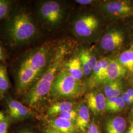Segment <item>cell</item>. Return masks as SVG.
Returning <instances> with one entry per match:
<instances>
[{
	"instance_id": "1",
	"label": "cell",
	"mask_w": 133,
	"mask_h": 133,
	"mask_svg": "<svg viewBox=\"0 0 133 133\" xmlns=\"http://www.w3.org/2000/svg\"><path fill=\"white\" fill-rule=\"evenodd\" d=\"M51 48L46 44L25 54L15 71V83L19 94L27 93L38 80L51 59Z\"/></svg>"
},
{
	"instance_id": "2",
	"label": "cell",
	"mask_w": 133,
	"mask_h": 133,
	"mask_svg": "<svg viewBox=\"0 0 133 133\" xmlns=\"http://www.w3.org/2000/svg\"><path fill=\"white\" fill-rule=\"evenodd\" d=\"M5 33L10 43L15 45L26 44L35 38L38 29L33 18L23 9L10 14L5 25Z\"/></svg>"
},
{
	"instance_id": "3",
	"label": "cell",
	"mask_w": 133,
	"mask_h": 133,
	"mask_svg": "<svg viewBox=\"0 0 133 133\" xmlns=\"http://www.w3.org/2000/svg\"><path fill=\"white\" fill-rule=\"evenodd\" d=\"M66 47L62 46L53 54L45 70L38 80L26 93L25 101L31 105H36L50 93L53 83L66 55Z\"/></svg>"
},
{
	"instance_id": "4",
	"label": "cell",
	"mask_w": 133,
	"mask_h": 133,
	"mask_svg": "<svg viewBox=\"0 0 133 133\" xmlns=\"http://www.w3.org/2000/svg\"><path fill=\"white\" fill-rule=\"evenodd\" d=\"M84 91V84L64 69L58 73L50 93L54 98H76L82 95Z\"/></svg>"
},
{
	"instance_id": "5",
	"label": "cell",
	"mask_w": 133,
	"mask_h": 133,
	"mask_svg": "<svg viewBox=\"0 0 133 133\" xmlns=\"http://www.w3.org/2000/svg\"><path fill=\"white\" fill-rule=\"evenodd\" d=\"M38 15L43 23L48 26L55 27L63 18V10L60 4L55 1H48L38 6Z\"/></svg>"
},
{
	"instance_id": "6",
	"label": "cell",
	"mask_w": 133,
	"mask_h": 133,
	"mask_svg": "<svg viewBox=\"0 0 133 133\" xmlns=\"http://www.w3.org/2000/svg\"><path fill=\"white\" fill-rule=\"evenodd\" d=\"M102 8L109 15L116 17H127L133 15V5L128 1L108 2Z\"/></svg>"
},
{
	"instance_id": "7",
	"label": "cell",
	"mask_w": 133,
	"mask_h": 133,
	"mask_svg": "<svg viewBox=\"0 0 133 133\" xmlns=\"http://www.w3.org/2000/svg\"><path fill=\"white\" fill-rule=\"evenodd\" d=\"M99 26V21L93 15L84 16L78 19L75 24L76 34L82 37H87L93 33Z\"/></svg>"
},
{
	"instance_id": "8",
	"label": "cell",
	"mask_w": 133,
	"mask_h": 133,
	"mask_svg": "<svg viewBox=\"0 0 133 133\" xmlns=\"http://www.w3.org/2000/svg\"><path fill=\"white\" fill-rule=\"evenodd\" d=\"M124 41L123 34L119 30L110 31L102 37L101 45L107 51H112L120 47Z\"/></svg>"
},
{
	"instance_id": "9",
	"label": "cell",
	"mask_w": 133,
	"mask_h": 133,
	"mask_svg": "<svg viewBox=\"0 0 133 133\" xmlns=\"http://www.w3.org/2000/svg\"><path fill=\"white\" fill-rule=\"evenodd\" d=\"M85 100L88 108L95 114H99L105 110L106 98L100 91L89 92L86 95Z\"/></svg>"
},
{
	"instance_id": "10",
	"label": "cell",
	"mask_w": 133,
	"mask_h": 133,
	"mask_svg": "<svg viewBox=\"0 0 133 133\" xmlns=\"http://www.w3.org/2000/svg\"><path fill=\"white\" fill-rule=\"evenodd\" d=\"M10 117L13 119H23L29 116L31 112L25 105L9 96L6 99Z\"/></svg>"
},
{
	"instance_id": "11",
	"label": "cell",
	"mask_w": 133,
	"mask_h": 133,
	"mask_svg": "<svg viewBox=\"0 0 133 133\" xmlns=\"http://www.w3.org/2000/svg\"><path fill=\"white\" fill-rule=\"evenodd\" d=\"M127 71V70L117 60L109 59V65L104 83L119 80L120 78L125 76Z\"/></svg>"
},
{
	"instance_id": "12",
	"label": "cell",
	"mask_w": 133,
	"mask_h": 133,
	"mask_svg": "<svg viewBox=\"0 0 133 133\" xmlns=\"http://www.w3.org/2000/svg\"><path fill=\"white\" fill-rule=\"evenodd\" d=\"M105 129V133H124L127 129V122L123 117L115 116L107 120Z\"/></svg>"
},
{
	"instance_id": "13",
	"label": "cell",
	"mask_w": 133,
	"mask_h": 133,
	"mask_svg": "<svg viewBox=\"0 0 133 133\" xmlns=\"http://www.w3.org/2000/svg\"><path fill=\"white\" fill-rule=\"evenodd\" d=\"M49 124L51 128L61 133H74L76 130L73 122L59 117L51 120Z\"/></svg>"
},
{
	"instance_id": "14",
	"label": "cell",
	"mask_w": 133,
	"mask_h": 133,
	"mask_svg": "<svg viewBox=\"0 0 133 133\" xmlns=\"http://www.w3.org/2000/svg\"><path fill=\"white\" fill-rule=\"evenodd\" d=\"M67 71L76 80L80 81L83 74L79 56L71 58L65 65Z\"/></svg>"
},
{
	"instance_id": "15",
	"label": "cell",
	"mask_w": 133,
	"mask_h": 133,
	"mask_svg": "<svg viewBox=\"0 0 133 133\" xmlns=\"http://www.w3.org/2000/svg\"><path fill=\"white\" fill-rule=\"evenodd\" d=\"M90 122V112L87 107L85 105L81 106L77 111L76 119L77 127L81 131H85L88 127Z\"/></svg>"
},
{
	"instance_id": "16",
	"label": "cell",
	"mask_w": 133,
	"mask_h": 133,
	"mask_svg": "<svg viewBox=\"0 0 133 133\" xmlns=\"http://www.w3.org/2000/svg\"><path fill=\"white\" fill-rule=\"evenodd\" d=\"M123 85L120 79L108 82L104 88V95L106 99L118 97L122 93Z\"/></svg>"
},
{
	"instance_id": "17",
	"label": "cell",
	"mask_w": 133,
	"mask_h": 133,
	"mask_svg": "<svg viewBox=\"0 0 133 133\" xmlns=\"http://www.w3.org/2000/svg\"><path fill=\"white\" fill-rule=\"evenodd\" d=\"M126 104L121 96L106 99L105 110L111 112H117L125 108Z\"/></svg>"
},
{
	"instance_id": "18",
	"label": "cell",
	"mask_w": 133,
	"mask_h": 133,
	"mask_svg": "<svg viewBox=\"0 0 133 133\" xmlns=\"http://www.w3.org/2000/svg\"><path fill=\"white\" fill-rule=\"evenodd\" d=\"M118 61L127 71L133 72V45L120 55Z\"/></svg>"
},
{
	"instance_id": "19",
	"label": "cell",
	"mask_w": 133,
	"mask_h": 133,
	"mask_svg": "<svg viewBox=\"0 0 133 133\" xmlns=\"http://www.w3.org/2000/svg\"><path fill=\"white\" fill-rule=\"evenodd\" d=\"M73 107V104L69 102L57 103L51 105L48 110V114L50 116L59 115L70 111Z\"/></svg>"
},
{
	"instance_id": "20",
	"label": "cell",
	"mask_w": 133,
	"mask_h": 133,
	"mask_svg": "<svg viewBox=\"0 0 133 133\" xmlns=\"http://www.w3.org/2000/svg\"><path fill=\"white\" fill-rule=\"evenodd\" d=\"M10 86V80L6 68L4 65H0V98L4 97Z\"/></svg>"
},
{
	"instance_id": "21",
	"label": "cell",
	"mask_w": 133,
	"mask_h": 133,
	"mask_svg": "<svg viewBox=\"0 0 133 133\" xmlns=\"http://www.w3.org/2000/svg\"><path fill=\"white\" fill-rule=\"evenodd\" d=\"M79 56L84 59L86 62L89 66L91 70L92 71L98 61L95 56L93 55V54L91 53L90 51L87 49L82 50L79 53Z\"/></svg>"
},
{
	"instance_id": "22",
	"label": "cell",
	"mask_w": 133,
	"mask_h": 133,
	"mask_svg": "<svg viewBox=\"0 0 133 133\" xmlns=\"http://www.w3.org/2000/svg\"><path fill=\"white\" fill-rule=\"evenodd\" d=\"M11 2L8 0H0V21L9 15Z\"/></svg>"
},
{
	"instance_id": "23",
	"label": "cell",
	"mask_w": 133,
	"mask_h": 133,
	"mask_svg": "<svg viewBox=\"0 0 133 133\" xmlns=\"http://www.w3.org/2000/svg\"><path fill=\"white\" fill-rule=\"evenodd\" d=\"M101 62V74L100 77V83H105L108 68L109 65V59L103 58L100 60Z\"/></svg>"
},
{
	"instance_id": "24",
	"label": "cell",
	"mask_w": 133,
	"mask_h": 133,
	"mask_svg": "<svg viewBox=\"0 0 133 133\" xmlns=\"http://www.w3.org/2000/svg\"><path fill=\"white\" fill-rule=\"evenodd\" d=\"M77 116V111L75 110L71 109L70 111H66L64 113L58 115V117L66 119L74 122L75 120L76 121V117Z\"/></svg>"
},
{
	"instance_id": "25",
	"label": "cell",
	"mask_w": 133,
	"mask_h": 133,
	"mask_svg": "<svg viewBox=\"0 0 133 133\" xmlns=\"http://www.w3.org/2000/svg\"><path fill=\"white\" fill-rule=\"evenodd\" d=\"M9 126V119L6 117L0 122V133H8Z\"/></svg>"
},
{
	"instance_id": "26",
	"label": "cell",
	"mask_w": 133,
	"mask_h": 133,
	"mask_svg": "<svg viewBox=\"0 0 133 133\" xmlns=\"http://www.w3.org/2000/svg\"><path fill=\"white\" fill-rule=\"evenodd\" d=\"M122 99L124 100V102L125 103L126 105H131L133 104V99H132L128 94L125 92L122 93L120 96Z\"/></svg>"
},
{
	"instance_id": "27",
	"label": "cell",
	"mask_w": 133,
	"mask_h": 133,
	"mask_svg": "<svg viewBox=\"0 0 133 133\" xmlns=\"http://www.w3.org/2000/svg\"><path fill=\"white\" fill-rule=\"evenodd\" d=\"M87 133H100L99 128L96 124L92 123L88 127Z\"/></svg>"
},
{
	"instance_id": "28",
	"label": "cell",
	"mask_w": 133,
	"mask_h": 133,
	"mask_svg": "<svg viewBox=\"0 0 133 133\" xmlns=\"http://www.w3.org/2000/svg\"><path fill=\"white\" fill-rule=\"evenodd\" d=\"M76 3L80 4L81 5H88L91 4L93 2V1L92 0H76Z\"/></svg>"
},
{
	"instance_id": "29",
	"label": "cell",
	"mask_w": 133,
	"mask_h": 133,
	"mask_svg": "<svg viewBox=\"0 0 133 133\" xmlns=\"http://www.w3.org/2000/svg\"><path fill=\"white\" fill-rule=\"evenodd\" d=\"M4 54L2 48H1L0 45V61H3L4 60Z\"/></svg>"
},
{
	"instance_id": "30",
	"label": "cell",
	"mask_w": 133,
	"mask_h": 133,
	"mask_svg": "<svg viewBox=\"0 0 133 133\" xmlns=\"http://www.w3.org/2000/svg\"><path fill=\"white\" fill-rule=\"evenodd\" d=\"M45 133H61L59 132H58L57 131L54 130L52 128L48 129L46 131Z\"/></svg>"
},
{
	"instance_id": "31",
	"label": "cell",
	"mask_w": 133,
	"mask_h": 133,
	"mask_svg": "<svg viewBox=\"0 0 133 133\" xmlns=\"http://www.w3.org/2000/svg\"><path fill=\"white\" fill-rule=\"evenodd\" d=\"M126 92L128 94L129 96L133 99V90L132 89H129L126 91Z\"/></svg>"
},
{
	"instance_id": "32",
	"label": "cell",
	"mask_w": 133,
	"mask_h": 133,
	"mask_svg": "<svg viewBox=\"0 0 133 133\" xmlns=\"http://www.w3.org/2000/svg\"><path fill=\"white\" fill-rule=\"evenodd\" d=\"M5 117L4 114L3 112H0V122L5 120Z\"/></svg>"
},
{
	"instance_id": "33",
	"label": "cell",
	"mask_w": 133,
	"mask_h": 133,
	"mask_svg": "<svg viewBox=\"0 0 133 133\" xmlns=\"http://www.w3.org/2000/svg\"><path fill=\"white\" fill-rule=\"evenodd\" d=\"M127 133H133V122L131 124V126L129 129Z\"/></svg>"
},
{
	"instance_id": "34",
	"label": "cell",
	"mask_w": 133,
	"mask_h": 133,
	"mask_svg": "<svg viewBox=\"0 0 133 133\" xmlns=\"http://www.w3.org/2000/svg\"><path fill=\"white\" fill-rule=\"evenodd\" d=\"M19 133H32V132H30V131H22V132H20Z\"/></svg>"
},
{
	"instance_id": "35",
	"label": "cell",
	"mask_w": 133,
	"mask_h": 133,
	"mask_svg": "<svg viewBox=\"0 0 133 133\" xmlns=\"http://www.w3.org/2000/svg\"><path fill=\"white\" fill-rule=\"evenodd\" d=\"M132 117H133V109L132 111Z\"/></svg>"
}]
</instances>
